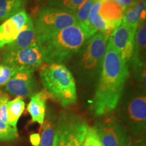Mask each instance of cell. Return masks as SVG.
<instances>
[{
    "mask_svg": "<svg viewBox=\"0 0 146 146\" xmlns=\"http://www.w3.org/2000/svg\"><path fill=\"white\" fill-rule=\"evenodd\" d=\"M129 76V66L120 58L109 39L93 101L96 115L103 116L116 108Z\"/></svg>",
    "mask_w": 146,
    "mask_h": 146,
    "instance_id": "cell-1",
    "label": "cell"
},
{
    "mask_svg": "<svg viewBox=\"0 0 146 146\" xmlns=\"http://www.w3.org/2000/svg\"><path fill=\"white\" fill-rule=\"evenodd\" d=\"M90 36L83 25L76 23L50 37L37 42L43 60L48 64H62L77 54Z\"/></svg>",
    "mask_w": 146,
    "mask_h": 146,
    "instance_id": "cell-2",
    "label": "cell"
},
{
    "mask_svg": "<svg viewBox=\"0 0 146 146\" xmlns=\"http://www.w3.org/2000/svg\"><path fill=\"white\" fill-rule=\"evenodd\" d=\"M40 77L45 92L62 106H70L76 102L75 81L64 64L52 63L44 66Z\"/></svg>",
    "mask_w": 146,
    "mask_h": 146,
    "instance_id": "cell-3",
    "label": "cell"
},
{
    "mask_svg": "<svg viewBox=\"0 0 146 146\" xmlns=\"http://www.w3.org/2000/svg\"><path fill=\"white\" fill-rule=\"evenodd\" d=\"M119 120L131 135L145 136L146 131V97L145 89H133L121 96L117 106Z\"/></svg>",
    "mask_w": 146,
    "mask_h": 146,
    "instance_id": "cell-4",
    "label": "cell"
},
{
    "mask_svg": "<svg viewBox=\"0 0 146 146\" xmlns=\"http://www.w3.org/2000/svg\"><path fill=\"white\" fill-rule=\"evenodd\" d=\"M76 23L73 13L50 6L41 7L33 23L36 42L50 37Z\"/></svg>",
    "mask_w": 146,
    "mask_h": 146,
    "instance_id": "cell-5",
    "label": "cell"
},
{
    "mask_svg": "<svg viewBox=\"0 0 146 146\" xmlns=\"http://www.w3.org/2000/svg\"><path fill=\"white\" fill-rule=\"evenodd\" d=\"M88 127L79 115L62 112L56 121L53 146H84Z\"/></svg>",
    "mask_w": 146,
    "mask_h": 146,
    "instance_id": "cell-6",
    "label": "cell"
},
{
    "mask_svg": "<svg viewBox=\"0 0 146 146\" xmlns=\"http://www.w3.org/2000/svg\"><path fill=\"white\" fill-rule=\"evenodd\" d=\"M108 39L98 32L87 40L78 52L77 68L81 75L91 78L100 73Z\"/></svg>",
    "mask_w": 146,
    "mask_h": 146,
    "instance_id": "cell-7",
    "label": "cell"
},
{
    "mask_svg": "<svg viewBox=\"0 0 146 146\" xmlns=\"http://www.w3.org/2000/svg\"><path fill=\"white\" fill-rule=\"evenodd\" d=\"M44 62L41 49L37 43L23 49L4 51L0 54V64H3L14 70L34 71L39 68Z\"/></svg>",
    "mask_w": 146,
    "mask_h": 146,
    "instance_id": "cell-8",
    "label": "cell"
},
{
    "mask_svg": "<svg viewBox=\"0 0 146 146\" xmlns=\"http://www.w3.org/2000/svg\"><path fill=\"white\" fill-rule=\"evenodd\" d=\"M103 146H128L131 135L123 123L114 116H108L94 126Z\"/></svg>",
    "mask_w": 146,
    "mask_h": 146,
    "instance_id": "cell-9",
    "label": "cell"
},
{
    "mask_svg": "<svg viewBox=\"0 0 146 146\" xmlns=\"http://www.w3.org/2000/svg\"><path fill=\"white\" fill-rule=\"evenodd\" d=\"M39 85L34 71H19L12 76L5 85V91L21 98L31 97L36 94Z\"/></svg>",
    "mask_w": 146,
    "mask_h": 146,
    "instance_id": "cell-10",
    "label": "cell"
},
{
    "mask_svg": "<svg viewBox=\"0 0 146 146\" xmlns=\"http://www.w3.org/2000/svg\"><path fill=\"white\" fill-rule=\"evenodd\" d=\"M136 29L121 25L109 38L121 60L128 65L133 56Z\"/></svg>",
    "mask_w": 146,
    "mask_h": 146,
    "instance_id": "cell-11",
    "label": "cell"
},
{
    "mask_svg": "<svg viewBox=\"0 0 146 146\" xmlns=\"http://www.w3.org/2000/svg\"><path fill=\"white\" fill-rule=\"evenodd\" d=\"M30 17L24 10L0 25V50L16 39Z\"/></svg>",
    "mask_w": 146,
    "mask_h": 146,
    "instance_id": "cell-12",
    "label": "cell"
},
{
    "mask_svg": "<svg viewBox=\"0 0 146 146\" xmlns=\"http://www.w3.org/2000/svg\"><path fill=\"white\" fill-rule=\"evenodd\" d=\"M37 43L34 24L31 17L29 18L16 38L3 47L4 51H13L23 49Z\"/></svg>",
    "mask_w": 146,
    "mask_h": 146,
    "instance_id": "cell-13",
    "label": "cell"
},
{
    "mask_svg": "<svg viewBox=\"0 0 146 146\" xmlns=\"http://www.w3.org/2000/svg\"><path fill=\"white\" fill-rule=\"evenodd\" d=\"M49 96L45 91L36 93L31 97V101L27 106V110L31 116V122L43 125L45 118L46 102Z\"/></svg>",
    "mask_w": 146,
    "mask_h": 146,
    "instance_id": "cell-14",
    "label": "cell"
},
{
    "mask_svg": "<svg viewBox=\"0 0 146 146\" xmlns=\"http://www.w3.org/2000/svg\"><path fill=\"white\" fill-rule=\"evenodd\" d=\"M145 3L133 1L132 4L123 14L122 24L130 28L137 29L139 24L145 21Z\"/></svg>",
    "mask_w": 146,
    "mask_h": 146,
    "instance_id": "cell-15",
    "label": "cell"
},
{
    "mask_svg": "<svg viewBox=\"0 0 146 146\" xmlns=\"http://www.w3.org/2000/svg\"><path fill=\"white\" fill-rule=\"evenodd\" d=\"M99 15L105 22L119 27L123 18V10L114 0H108L102 3Z\"/></svg>",
    "mask_w": 146,
    "mask_h": 146,
    "instance_id": "cell-16",
    "label": "cell"
},
{
    "mask_svg": "<svg viewBox=\"0 0 146 146\" xmlns=\"http://www.w3.org/2000/svg\"><path fill=\"white\" fill-rule=\"evenodd\" d=\"M27 0H0V21L7 19L24 10Z\"/></svg>",
    "mask_w": 146,
    "mask_h": 146,
    "instance_id": "cell-17",
    "label": "cell"
},
{
    "mask_svg": "<svg viewBox=\"0 0 146 146\" xmlns=\"http://www.w3.org/2000/svg\"><path fill=\"white\" fill-rule=\"evenodd\" d=\"M57 119L52 114L47 116L41 125V135L39 146H53Z\"/></svg>",
    "mask_w": 146,
    "mask_h": 146,
    "instance_id": "cell-18",
    "label": "cell"
},
{
    "mask_svg": "<svg viewBox=\"0 0 146 146\" xmlns=\"http://www.w3.org/2000/svg\"><path fill=\"white\" fill-rule=\"evenodd\" d=\"M25 108V103L21 97L9 101L8 103V125L14 129H17V123Z\"/></svg>",
    "mask_w": 146,
    "mask_h": 146,
    "instance_id": "cell-19",
    "label": "cell"
},
{
    "mask_svg": "<svg viewBox=\"0 0 146 146\" xmlns=\"http://www.w3.org/2000/svg\"><path fill=\"white\" fill-rule=\"evenodd\" d=\"M85 0H49L50 7L74 13Z\"/></svg>",
    "mask_w": 146,
    "mask_h": 146,
    "instance_id": "cell-20",
    "label": "cell"
},
{
    "mask_svg": "<svg viewBox=\"0 0 146 146\" xmlns=\"http://www.w3.org/2000/svg\"><path fill=\"white\" fill-rule=\"evenodd\" d=\"M96 0H85L74 13L76 23L80 25H85L88 19L89 13Z\"/></svg>",
    "mask_w": 146,
    "mask_h": 146,
    "instance_id": "cell-21",
    "label": "cell"
},
{
    "mask_svg": "<svg viewBox=\"0 0 146 146\" xmlns=\"http://www.w3.org/2000/svg\"><path fill=\"white\" fill-rule=\"evenodd\" d=\"M18 136L17 129H14L0 119V141H13Z\"/></svg>",
    "mask_w": 146,
    "mask_h": 146,
    "instance_id": "cell-22",
    "label": "cell"
},
{
    "mask_svg": "<svg viewBox=\"0 0 146 146\" xmlns=\"http://www.w3.org/2000/svg\"><path fill=\"white\" fill-rule=\"evenodd\" d=\"M84 146H103L94 126L88 127Z\"/></svg>",
    "mask_w": 146,
    "mask_h": 146,
    "instance_id": "cell-23",
    "label": "cell"
},
{
    "mask_svg": "<svg viewBox=\"0 0 146 146\" xmlns=\"http://www.w3.org/2000/svg\"><path fill=\"white\" fill-rule=\"evenodd\" d=\"M17 71L14 68L3 64H0V86H5L11 77Z\"/></svg>",
    "mask_w": 146,
    "mask_h": 146,
    "instance_id": "cell-24",
    "label": "cell"
},
{
    "mask_svg": "<svg viewBox=\"0 0 146 146\" xmlns=\"http://www.w3.org/2000/svg\"><path fill=\"white\" fill-rule=\"evenodd\" d=\"M8 102L9 98L7 94L0 91V119L6 124H8L7 116Z\"/></svg>",
    "mask_w": 146,
    "mask_h": 146,
    "instance_id": "cell-25",
    "label": "cell"
},
{
    "mask_svg": "<svg viewBox=\"0 0 146 146\" xmlns=\"http://www.w3.org/2000/svg\"><path fill=\"white\" fill-rule=\"evenodd\" d=\"M114 1L121 7L123 12H125L128 8H129L133 2V0H114Z\"/></svg>",
    "mask_w": 146,
    "mask_h": 146,
    "instance_id": "cell-26",
    "label": "cell"
},
{
    "mask_svg": "<svg viewBox=\"0 0 146 146\" xmlns=\"http://www.w3.org/2000/svg\"><path fill=\"white\" fill-rule=\"evenodd\" d=\"M30 141L33 146H39L40 143V135L39 133H33L31 135Z\"/></svg>",
    "mask_w": 146,
    "mask_h": 146,
    "instance_id": "cell-27",
    "label": "cell"
},
{
    "mask_svg": "<svg viewBox=\"0 0 146 146\" xmlns=\"http://www.w3.org/2000/svg\"><path fill=\"white\" fill-rule=\"evenodd\" d=\"M98 1H100V2L103 3V2H105V1H108V0H98Z\"/></svg>",
    "mask_w": 146,
    "mask_h": 146,
    "instance_id": "cell-28",
    "label": "cell"
},
{
    "mask_svg": "<svg viewBox=\"0 0 146 146\" xmlns=\"http://www.w3.org/2000/svg\"><path fill=\"white\" fill-rule=\"evenodd\" d=\"M139 1H141V2H145V0H137Z\"/></svg>",
    "mask_w": 146,
    "mask_h": 146,
    "instance_id": "cell-29",
    "label": "cell"
},
{
    "mask_svg": "<svg viewBox=\"0 0 146 146\" xmlns=\"http://www.w3.org/2000/svg\"><path fill=\"white\" fill-rule=\"evenodd\" d=\"M128 146H137V145H129Z\"/></svg>",
    "mask_w": 146,
    "mask_h": 146,
    "instance_id": "cell-30",
    "label": "cell"
},
{
    "mask_svg": "<svg viewBox=\"0 0 146 146\" xmlns=\"http://www.w3.org/2000/svg\"><path fill=\"white\" fill-rule=\"evenodd\" d=\"M36 1H41V0H36Z\"/></svg>",
    "mask_w": 146,
    "mask_h": 146,
    "instance_id": "cell-31",
    "label": "cell"
},
{
    "mask_svg": "<svg viewBox=\"0 0 146 146\" xmlns=\"http://www.w3.org/2000/svg\"><path fill=\"white\" fill-rule=\"evenodd\" d=\"M133 1H135V0H133Z\"/></svg>",
    "mask_w": 146,
    "mask_h": 146,
    "instance_id": "cell-32",
    "label": "cell"
}]
</instances>
